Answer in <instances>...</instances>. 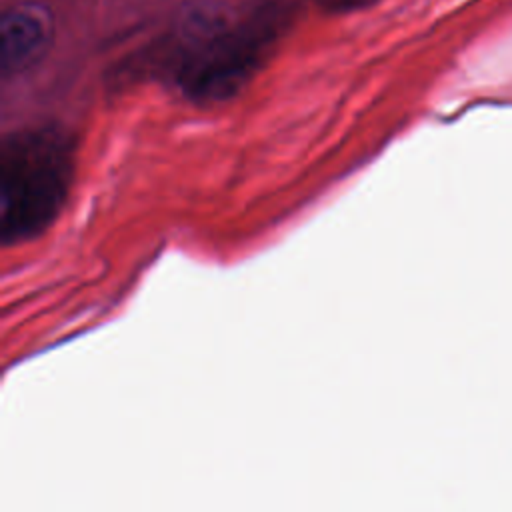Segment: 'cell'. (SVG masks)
I'll return each instance as SVG.
<instances>
[{
	"instance_id": "7a4b0ae2",
	"label": "cell",
	"mask_w": 512,
	"mask_h": 512,
	"mask_svg": "<svg viewBox=\"0 0 512 512\" xmlns=\"http://www.w3.org/2000/svg\"><path fill=\"white\" fill-rule=\"evenodd\" d=\"M288 18V6L262 8L236 30L192 52L180 66V84L192 98L206 102L232 96L256 70Z\"/></svg>"
},
{
	"instance_id": "3957f363",
	"label": "cell",
	"mask_w": 512,
	"mask_h": 512,
	"mask_svg": "<svg viewBox=\"0 0 512 512\" xmlns=\"http://www.w3.org/2000/svg\"><path fill=\"white\" fill-rule=\"evenodd\" d=\"M44 26L28 12H6L0 24V56L6 74L18 72L42 52Z\"/></svg>"
},
{
	"instance_id": "6da1fadb",
	"label": "cell",
	"mask_w": 512,
	"mask_h": 512,
	"mask_svg": "<svg viewBox=\"0 0 512 512\" xmlns=\"http://www.w3.org/2000/svg\"><path fill=\"white\" fill-rule=\"evenodd\" d=\"M76 146L56 126L12 132L0 148V236L18 244L42 234L66 204Z\"/></svg>"
}]
</instances>
